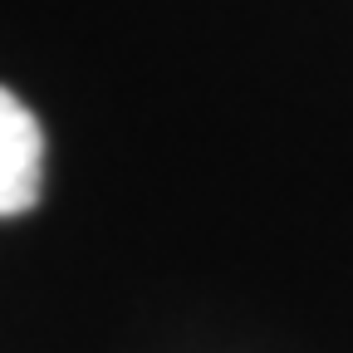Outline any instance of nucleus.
Here are the masks:
<instances>
[{
  "label": "nucleus",
  "instance_id": "1",
  "mask_svg": "<svg viewBox=\"0 0 353 353\" xmlns=\"http://www.w3.org/2000/svg\"><path fill=\"white\" fill-rule=\"evenodd\" d=\"M44 182V132L39 118L0 88V216H25Z\"/></svg>",
  "mask_w": 353,
  "mask_h": 353
}]
</instances>
